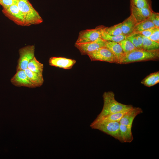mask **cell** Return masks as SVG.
I'll use <instances>...</instances> for the list:
<instances>
[{"instance_id": "25", "label": "cell", "mask_w": 159, "mask_h": 159, "mask_svg": "<svg viewBox=\"0 0 159 159\" xmlns=\"http://www.w3.org/2000/svg\"><path fill=\"white\" fill-rule=\"evenodd\" d=\"M130 5L138 8H152L151 0H130Z\"/></svg>"}, {"instance_id": "18", "label": "cell", "mask_w": 159, "mask_h": 159, "mask_svg": "<svg viewBox=\"0 0 159 159\" xmlns=\"http://www.w3.org/2000/svg\"><path fill=\"white\" fill-rule=\"evenodd\" d=\"M132 128L120 124V130L123 143H130L132 141L133 137Z\"/></svg>"}, {"instance_id": "26", "label": "cell", "mask_w": 159, "mask_h": 159, "mask_svg": "<svg viewBox=\"0 0 159 159\" xmlns=\"http://www.w3.org/2000/svg\"><path fill=\"white\" fill-rule=\"evenodd\" d=\"M122 22L110 27H105V30L109 34L114 36L123 34L121 29Z\"/></svg>"}, {"instance_id": "6", "label": "cell", "mask_w": 159, "mask_h": 159, "mask_svg": "<svg viewBox=\"0 0 159 159\" xmlns=\"http://www.w3.org/2000/svg\"><path fill=\"white\" fill-rule=\"evenodd\" d=\"M105 26L100 25L95 29H86L80 31L75 43H83L94 41L101 38L102 31Z\"/></svg>"}, {"instance_id": "14", "label": "cell", "mask_w": 159, "mask_h": 159, "mask_svg": "<svg viewBox=\"0 0 159 159\" xmlns=\"http://www.w3.org/2000/svg\"><path fill=\"white\" fill-rule=\"evenodd\" d=\"M143 112L142 109L139 107H133L125 113L120 120V124L132 127L133 121L138 115Z\"/></svg>"}, {"instance_id": "30", "label": "cell", "mask_w": 159, "mask_h": 159, "mask_svg": "<svg viewBox=\"0 0 159 159\" xmlns=\"http://www.w3.org/2000/svg\"><path fill=\"white\" fill-rule=\"evenodd\" d=\"M156 27H157L155 26L153 27L136 34H139L143 36L148 38L151 35Z\"/></svg>"}, {"instance_id": "12", "label": "cell", "mask_w": 159, "mask_h": 159, "mask_svg": "<svg viewBox=\"0 0 159 159\" xmlns=\"http://www.w3.org/2000/svg\"><path fill=\"white\" fill-rule=\"evenodd\" d=\"M49 65L56 67L69 69L76 63L75 60L63 57H52L49 61Z\"/></svg>"}, {"instance_id": "7", "label": "cell", "mask_w": 159, "mask_h": 159, "mask_svg": "<svg viewBox=\"0 0 159 159\" xmlns=\"http://www.w3.org/2000/svg\"><path fill=\"white\" fill-rule=\"evenodd\" d=\"M92 61H100L110 63H116V59L112 53L106 47L100 48L88 53Z\"/></svg>"}, {"instance_id": "2", "label": "cell", "mask_w": 159, "mask_h": 159, "mask_svg": "<svg viewBox=\"0 0 159 159\" xmlns=\"http://www.w3.org/2000/svg\"><path fill=\"white\" fill-rule=\"evenodd\" d=\"M17 6L22 13L26 26L40 24L43 19L28 0H17Z\"/></svg>"}, {"instance_id": "21", "label": "cell", "mask_w": 159, "mask_h": 159, "mask_svg": "<svg viewBox=\"0 0 159 159\" xmlns=\"http://www.w3.org/2000/svg\"><path fill=\"white\" fill-rule=\"evenodd\" d=\"M141 36L143 40L142 49L149 51L159 49V43L151 40L148 37Z\"/></svg>"}, {"instance_id": "19", "label": "cell", "mask_w": 159, "mask_h": 159, "mask_svg": "<svg viewBox=\"0 0 159 159\" xmlns=\"http://www.w3.org/2000/svg\"><path fill=\"white\" fill-rule=\"evenodd\" d=\"M27 68L38 74L43 76V64L38 61L35 57L29 63Z\"/></svg>"}, {"instance_id": "5", "label": "cell", "mask_w": 159, "mask_h": 159, "mask_svg": "<svg viewBox=\"0 0 159 159\" xmlns=\"http://www.w3.org/2000/svg\"><path fill=\"white\" fill-rule=\"evenodd\" d=\"M35 46L28 45L20 49L19 51V58L18 60L16 71L24 70L27 68L28 64L35 57Z\"/></svg>"}, {"instance_id": "1", "label": "cell", "mask_w": 159, "mask_h": 159, "mask_svg": "<svg viewBox=\"0 0 159 159\" xmlns=\"http://www.w3.org/2000/svg\"><path fill=\"white\" fill-rule=\"evenodd\" d=\"M115 94L112 91L105 92L104 93L102 96L103 107L96 119L112 114L127 110L133 107L131 105H125L118 102L115 100Z\"/></svg>"}, {"instance_id": "11", "label": "cell", "mask_w": 159, "mask_h": 159, "mask_svg": "<svg viewBox=\"0 0 159 159\" xmlns=\"http://www.w3.org/2000/svg\"><path fill=\"white\" fill-rule=\"evenodd\" d=\"M130 10L137 23L148 19L154 11L152 8H138L130 4Z\"/></svg>"}, {"instance_id": "29", "label": "cell", "mask_w": 159, "mask_h": 159, "mask_svg": "<svg viewBox=\"0 0 159 159\" xmlns=\"http://www.w3.org/2000/svg\"><path fill=\"white\" fill-rule=\"evenodd\" d=\"M17 0H0V4L3 8H7L17 4Z\"/></svg>"}, {"instance_id": "28", "label": "cell", "mask_w": 159, "mask_h": 159, "mask_svg": "<svg viewBox=\"0 0 159 159\" xmlns=\"http://www.w3.org/2000/svg\"><path fill=\"white\" fill-rule=\"evenodd\" d=\"M157 27L159 28V13L154 11L148 19Z\"/></svg>"}, {"instance_id": "16", "label": "cell", "mask_w": 159, "mask_h": 159, "mask_svg": "<svg viewBox=\"0 0 159 159\" xmlns=\"http://www.w3.org/2000/svg\"><path fill=\"white\" fill-rule=\"evenodd\" d=\"M24 71L29 80L35 87H40L42 85L44 82L43 76L39 75L32 72L27 68Z\"/></svg>"}, {"instance_id": "10", "label": "cell", "mask_w": 159, "mask_h": 159, "mask_svg": "<svg viewBox=\"0 0 159 159\" xmlns=\"http://www.w3.org/2000/svg\"><path fill=\"white\" fill-rule=\"evenodd\" d=\"M10 81L13 85L17 87L35 88L24 70L16 71V73L11 78Z\"/></svg>"}, {"instance_id": "20", "label": "cell", "mask_w": 159, "mask_h": 159, "mask_svg": "<svg viewBox=\"0 0 159 159\" xmlns=\"http://www.w3.org/2000/svg\"><path fill=\"white\" fill-rule=\"evenodd\" d=\"M155 26L154 24L151 21L148 19H147L137 23L134 27L132 33L130 35Z\"/></svg>"}, {"instance_id": "27", "label": "cell", "mask_w": 159, "mask_h": 159, "mask_svg": "<svg viewBox=\"0 0 159 159\" xmlns=\"http://www.w3.org/2000/svg\"><path fill=\"white\" fill-rule=\"evenodd\" d=\"M156 73V72L148 75L141 81V83L146 86L151 87V84L155 77Z\"/></svg>"}, {"instance_id": "9", "label": "cell", "mask_w": 159, "mask_h": 159, "mask_svg": "<svg viewBox=\"0 0 159 159\" xmlns=\"http://www.w3.org/2000/svg\"><path fill=\"white\" fill-rule=\"evenodd\" d=\"M75 47L80 51L82 55H87L100 48L105 47V41L101 38L96 40L83 43H76Z\"/></svg>"}, {"instance_id": "24", "label": "cell", "mask_w": 159, "mask_h": 159, "mask_svg": "<svg viewBox=\"0 0 159 159\" xmlns=\"http://www.w3.org/2000/svg\"><path fill=\"white\" fill-rule=\"evenodd\" d=\"M118 43L126 55L138 49L130 41L126 38Z\"/></svg>"}, {"instance_id": "13", "label": "cell", "mask_w": 159, "mask_h": 159, "mask_svg": "<svg viewBox=\"0 0 159 159\" xmlns=\"http://www.w3.org/2000/svg\"><path fill=\"white\" fill-rule=\"evenodd\" d=\"M105 47L113 54L116 60V63L121 64L126 56L122 48L118 42L106 41Z\"/></svg>"}, {"instance_id": "4", "label": "cell", "mask_w": 159, "mask_h": 159, "mask_svg": "<svg viewBox=\"0 0 159 159\" xmlns=\"http://www.w3.org/2000/svg\"><path fill=\"white\" fill-rule=\"evenodd\" d=\"M117 122H93L90 125L92 129L99 130L123 143Z\"/></svg>"}, {"instance_id": "31", "label": "cell", "mask_w": 159, "mask_h": 159, "mask_svg": "<svg viewBox=\"0 0 159 159\" xmlns=\"http://www.w3.org/2000/svg\"><path fill=\"white\" fill-rule=\"evenodd\" d=\"M148 38L154 41L159 43V28L156 27L151 35Z\"/></svg>"}, {"instance_id": "8", "label": "cell", "mask_w": 159, "mask_h": 159, "mask_svg": "<svg viewBox=\"0 0 159 159\" xmlns=\"http://www.w3.org/2000/svg\"><path fill=\"white\" fill-rule=\"evenodd\" d=\"M3 13L9 19L18 25L26 26L24 16L16 4L3 8Z\"/></svg>"}, {"instance_id": "17", "label": "cell", "mask_w": 159, "mask_h": 159, "mask_svg": "<svg viewBox=\"0 0 159 159\" xmlns=\"http://www.w3.org/2000/svg\"><path fill=\"white\" fill-rule=\"evenodd\" d=\"M129 109L112 114L97 119H95L93 122H119L120 120L124 114Z\"/></svg>"}, {"instance_id": "3", "label": "cell", "mask_w": 159, "mask_h": 159, "mask_svg": "<svg viewBox=\"0 0 159 159\" xmlns=\"http://www.w3.org/2000/svg\"><path fill=\"white\" fill-rule=\"evenodd\" d=\"M159 58V49L147 50L137 49L126 55L121 64L147 61H156Z\"/></svg>"}, {"instance_id": "15", "label": "cell", "mask_w": 159, "mask_h": 159, "mask_svg": "<svg viewBox=\"0 0 159 159\" xmlns=\"http://www.w3.org/2000/svg\"><path fill=\"white\" fill-rule=\"evenodd\" d=\"M137 23L133 15L131 14L122 22L121 29L123 35L127 37L130 35L133 32L135 26Z\"/></svg>"}, {"instance_id": "23", "label": "cell", "mask_w": 159, "mask_h": 159, "mask_svg": "<svg viewBox=\"0 0 159 159\" xmlns=\"http://www.w3.org/2000/svg\"><path fill=\"white\" fill-rule=\"evenodd\" d=\"M126 38L130 41L138 49H142L143 40L141 35L135 34L127 36Z\"/></svg>"}, {"instance_id": "32", "label": "cell", "mask_w": 159, "mask_h": 159, "mask_svg": "<svg viewBox=\"0 0 159 159\" xmlns=\"http://www.w3.org/2000/svg\"><path fill=\"white\" fill-rule=\"evenodd\" d=\"M159 82V72H156L155 77L151 83V87L154 86V85L157 84Z\"/></svg>"}, {"instance_id": "22", "label": "cell", "mask_w": 159, "mask_h": 159, "mask_svg": "<svg viewBox=\"0 0 159 159\" xmlns=\"http://www.w3.org/2000/svg\"><path fill=\"white\" fill-rule=\"evenodd\" d=\"M105 28L102 31L101 38L105 41L119 42L127 37L126 36L123 34L117 36L110 35L105 31Z\"/></svg>"}]
</instances>
